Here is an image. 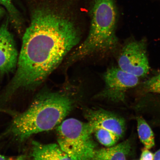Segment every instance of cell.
<instances>
[{
	"label": "cell",
	"instance_id": "cell-14",
	"mask_svg": "<svg viewBox=\"0 0 160 160\" xmlns=\"http://www.w3.org/2000/svg\"><path fill=\"white\" fill-rule=\"evenodd\" d=\"M143 86L147 92L160 94V73L145 82Z\"/></svg>",
	"mask_w": 160,
	"mask_h": 160
},
{
	"label": "cell",
	"instance_id": "cell-6",
	"mask_svg": "<svg viewBox=\"0 0 160 160\" xmlns=\"http://www.w3.org/2000/svg\"><path fill=\"white\" fill-rule=\"evenodd\" d=\"M105 88L100 96L112 99H122L125 92L139 84V77L127 72L118 67L108 69L104 74Z\"/></svg>",
	"mask_w": 160,
	"mask_h": 160
},
{
	"label": "cell",
	"instance_id": "cell-13",
	"mask_svg": "<svg viewBox=\"0 0 160 160\" xmlns=\"http://www.w3.org/2000/svg\"><path fill=\"white\" fill-rule=\"evenodd\" d=\"M94 133L99 142L106 147L115 145L120 139L114 133L105 130L95 129L93 131Z\"/></svg>",
	"mask_w": 160,
	"mask_h": 160
},
{
	"label": "cell",
	"instance_id": "cell-12",
	"mask_svg": "<svg viewBox=\"0 0 160 160\" xmlns=\"http://www.w3.org/2000/svg\"><path fill=\"white\" fill-rule=\"evenodd\" d=\"M0 5L3 6L8 13L10 21L18 31H20L23 24L22 19L12 0H0Z\"/></svg>",
	"mask_w": 160,
	"mask_h": 160
},
{
	"label": "cell",
	"instance_id": "cell-2",
	"mask_svg": "<svg viewBox=\"0 0 160 160\" xmlns=\"http://www.w3.org/2000/svg\"><path fill=\"white\" fill-rule=\"evenodd\" d=\"M72 102L60 92H42L29 107L15 116L1 137L21 144L32 136L52 129L71 111Z\"/></svg>",
	"mask_w": 160,
	"mask_h": 160
},
{
	"label": "cell",
	"instance_id": "cell-15",
	"mask_svg": "<svg viewBox=\"0 0 160 160\" xmlns=\"http://www.w3.org/2000/svg\"><path fill=\"white\" fill-rule=\"evenodd\" d=\"M154 155L148 149L145 148L142 152L140 160H154Z\"/></svg>",
	"mask_w": 160,
	"mask_h": 160
},
{
	"label": "cell",
	"instance_id": "cell-11",
	"mask_svg": "<svg viewBox=\"0 0 160 160\" xmlns=\"http://www.w3.org/2000/svg\"><path fill=\"white\" fill-rule=\"evenodd\" d=\"M137 129L140 141L146 148L150 149L155 144L154 135L151 127L141 117H138Z\"/></svg>",
	"mask_w": 160,
	"mask_h": 160
},
{
	"label": "cell",
	"instance_id": "cell-20",
	"mask_svg": "<svg viewBox=\"0 0 160 160\" xmlns=\"http://www.w3.org/2000/svg\"></svg>",
	"mask_w": 160,
	"mask_h": 160
},
{
	"label": "cell",
	"instance_id": "cell-9",
	"mask_svg": "<svg viewBox=\"0 0 160 160\" xmlns=\"http://www.w3.org/2000/svg\"><path fill=\"white\" fill-rule=\"evenodd\" d=\"M32 160H72L58 144L32 142Z\"/></svg>",
	"mask_w": 160,
	"mask_h": 160
},
{
	"label": "cell",
	"instance_id": "cell-8",
	"mask_svg": "<svg viewBox=\"0 0 160 160\" xmlns=\"http://www.w3.org/2000/svg\"><path fill=\"white\" fill-rule=\"evenodd\" d=\"M18 52L12 35L8 27V20L0 27V73H8L15 68Z\"/></svg>",
	"mask_w": 160,
	"mask_h": 160
},
{
	"label": "cell",
	"instance_id": "cell-4",
	"mask_svg": "<svg viewBox=\"0 0 160 160\" xmlns=\"http://www.w3.org/2000/svg\"><path fill=\"white\" fill-rule=\"evenodd\" d=\"M58 144L72 160H93L96 151L93 132L88 123L75 118L63 121L57 127Z\"/></svg>",
	"mask_w": 160,
	"mask_h": 160
},
{
	"label": "cell",
	"instance_id": "cell-5",
	"mask_svg": "<svg viewBox=\"0 0 160 160\" xmlns=\"http://www.w3.org/2000/svg\"><path fill=\"white\" fill-rule=\"evenodd\" d=\"M118 63L123 71L139 78L145 77L150 69L145 42H128L121 50Z\"/></svg>",
	"mask_w": 160,
	"mask_h": 160
},
{
	"label": "cell",
	"instance_id": "cell-3",
	"mask_svg": "<svg viewBox=\"0 0 160 160\" xmlns=\"http://www.w3.org/2000/svg\"><path fill=\"white\" fill-rule=\"evenodd\" d=\"M91 15L89 34L70 56L68 62L70 64L93 54L107 52L117 45V12L115 0H93Z\"/></svg>",
	"mask_w": 160,
	"mask_h": 160
},
{
	"label": "cell",
	"instance_id": "cell-18",
	"mask_svg": "<svg viewBox=\"0 0 160 160\" xmlns=\"http://www.w3.org/2000/svg\"><path fill=\"white\" fill-rule=\"evenodd\" d=\"M5 10L1 7H0V17H2L5 13Z\"/></svg>",
	"mask_w": 160,
	"mask_h": 160
},
{
	"label": "cell",
	"instance_id": "cell-7",
	"mask_svg": "<svg viewBox=\"0 0 160 160\" xmlns=\"http://www.w3.org/2000/svg\"><path fill=\"white\" fill-rule=\"evenodd\" d=\"M88 122L93 130L101 129L114 133L119 138L125 131L124 121L118 116L104 110L89 109L85 113Z\"/></svg>",
	"mask_w": 160,
	"mask_h": 160
},
{
	"label": "cell",
	"instance_id": "cell-19",
	"mask_svg": "<svg viewBox=\"0 0 160 160\" xmlns=\"http://www.w3.org/2000/svg\"><path fill=\"white\" fill-rule=\"evenodd\" d=\"M0 160H7L4 156L0 152Z\"/></svg>",
	"mask_w": 160,
	"mask_h": 160
},
{
	"label": "cell",
	"instance_id": "cell-10",
	"mask_svg": "<svg viewBox=\"0 0 160 160\" xmlns=\"http://www.w3.org/2000/svg\"><path fill=\"white\" fill-rule=\"evenodd\" d=\"M131 149V142L127 140L117 145L97 150L93 160H126Z\"/></svg>",
	"mask_w": 160,
	"mask_h": 160
},
{
	"label": "cell",
	"instance_id": "cell-17",
	"mask_svg": "<svg viewBox=\"0 0 160 160\" xmlns=\"http://www.w3.org/2000/svg\"><path fill=\"white\" fill-rule=\"evenodd\" d=\"M25 158L24 156L20 155L13 160H25Z\"/></svg>",
	"mask_w": 160,
	"mask_h": 160
},
{
	"label": "cell",
	"instance_id": "cell-1",
	"mask_svg": "<svg viewBox=\"0 0 160 160\" xmlns=\"http://www.w3.org/2000/svg\"><path fill=\"white\" fill-rule=\"evenodd\" d=\"M58 3L41 6L32 13L17 71L0 96L5 102L18 91L38 87L79 43L80 33L73 12L69 5Z\"/></svg>",
	"mask_w": 160,
	"mask_h": 160
},
{
	"label": "cell",
	"instance_id": "cell-16",
	"mask_svg": "<svg viewBox=\"0 0 160 160\" xmlns=\"http://www.w3.org/2000/svg\"><path fill=\"white\" fill-rule=\"evenodd\" d=\"M154 160H160V149L155 153Z\"/></svg>",
	"mask_w": 160,
	"mask_h": 160
}]
</instances>
